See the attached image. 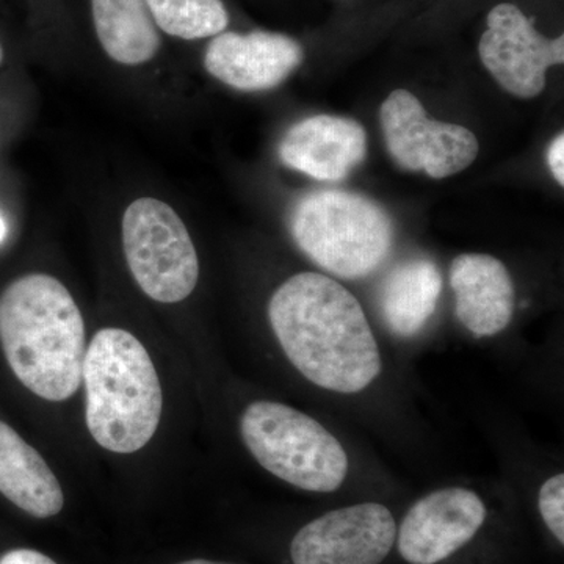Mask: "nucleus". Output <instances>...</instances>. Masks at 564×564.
Instances as JSON below:
<instances>
[{"mask_svg": "<svg viewBox=\"0 0 564 564\" xmlns=\"http://www.w3.org/2000/svg\"><path fill=\"white\" fill-rule=\"evenodd\" d=\"M270 325L296 370L326 391L361 392L381 355L361 303L325 274H293L269 303Z\"/></svg>", "mask_w": 564, "mask_h": 564, "instance_id": "nucleus-1", "label": "nucleus"}, {"mask_svg": "<svg viewBox=\"0 0 564 564\" xmlns=\"http://www.w3.org/2000/svg\"><path fill=\"white\" fill-rule=\"evenodd\" d=\"M0 344L29 391L63 402L79 389L85 323L68 289L50 274H28L0 295Z\"/></svg>", "mask_w": 564, "mask_h": 564, "instance_id": "nucleus-2", "label": "nucleus"}, {"mask_svg": "<svg viewBox=\"0 0 564 564\" xmlns=\"http://www.w3.org/2000/svg\"><path fill=\"white\" fill-rule=\"evenodd\" d=\"M85 417L96 443L115 454H135L162 417V386L150 352L131 333L95 334L82 367Z\"/></svg>", "mask_w": 564, "mask_h": 564, "instance_id": "nucleus-3", "label": "nucleus"}, {"mask_svg": "<svg viewBox=\"0 0 564 564\" xmlns=\"http://www.w3.org/2000/svg\"><path fill=\"white\" fill-rule=\"evenodd\" d=\"M291 232L300 250L326 272L359 280L391 254L393 225L388 212L359 193L321 191L293 207Z\"/></svg>", "mask_w": 564, "mask_h": 564, "instance_id": "nucleus-4", "label": "nucleus"}, {"mask_svg": "<svg viewBox=\"0 0 564 564\" xmlns=\"http://www.w3.org/2000/svg\"><path fill=\"white\" fill-rule=\"evenodd\" d=\"M240 433L263 469L311 492H333L348 474L343 444L311 415L278 402H252Z\"/></svg>", "mask_w": 564, "mask_h": 564, "instance_id": "nucleus-5", "label": "nucleus"}, {"mask_svg": "<svg viewBox=\"0 0 564 564\" xmlns=\"http://www.w3.org/2000/svg\"><path fill=\"white\" fill-rule=\"evenodd\" d=\"M122 247L133 280L159 303H180L195 291L199 261L184 221L154 198L133 202L122 217Z\"/></svg>", "mask_w": 564, "mask_h": 564, "instance_id": "nucleus-6", "label": "nucleus"}, {"mask_svg": "<svg viewBox=\"0 0 564 564\" xmlns=\"http://www.w3.org/2000/svg\"><path fill=\"white\" fill-rule=\"evenodd\" d=\"M386 147L408 172L445 180L473 165L480 152L477 137L464 126L430 120L413 93L393 90L380 110Z\"/></svg>", "mask_w": 564, "mask_h": 564, "instance_id": "nucleus-7", "label": "nucleus"}, {"mask_svg": "<svg viewBox=\"0 0 564 564\" xmlns=\"http://www.w3.org/2000/svg\"><path fill=\"white\" fill-rule=\"evenodd\" d=\"M486 22L488 29L478 44L485 68L511 95L524 99L540 96L547 69L563 65L564 36L547 39L513 3L494 7Z\"/></svg>", "mask_w": 564, "mask_h": 564, "instance_id": "nucleus-8", "label": "nucleus"}, {"mask_svg": "<svg viewBox=\"0 0 564 564\" xmlns=\"http://www.w3.org/2000/svg\"><path fill=\"white\" fill-rule=\"evenodd\" d=\"M395 519L381 503L339 508L293 538V564H380L395 543Z\"/></svg>", "mask_w": 564, "mask_h": 564, "instance_id": "nucleus-9", "label": "nucleus"}, {"mask_svg": "<svg viewBox=\"0 0 564 564\" xmlns=\"http://www.w3.org/2000/svg\"><path fill=\"white\" fill-rule=\"evenodd\" d=\"M484 500L466 488L430 492L403 518L397 544L411 564H437L464 547L485 524Z\"/></svg>", "mask_w": 564, "mask_h": 564, "instance_id": "nucleus-10", "label": "nucleus"}, {"mask_svg": "<svg viewBox=\"0 0 564 564\" xmlns=\"http://www.w3.org/2000/svg\"><path fill=\"white\" fill-rule=\"evenodd\" d=\"M303 61L302 44L285 33L223 32L207 44L204 68L234 90L267 91L288 79Z\"/></svg>", "mask_w": 564, "mask_h": 564, "instance_id": "nucleus-11", "label": "nucleus"}, {"mask_svg": "<svg viewBox=\"0 0 564 564\" xmlns=\"http://www.w3.org/2000/svg\"><path fill=\"white\" fill-rule=\"evenodd\" d=\"M289 169L323 182L344 181L367 155L361 122L334 115H314L293 124L280 143Z\"/></svg>", "mask_w": 564, "mask_h": 564, "instance_id": "nucleus-12", "label": "nucleus"}, {"mask_svg": "<svg viewBox=\"0 0 564 564\" xmlns=\"http://www.w3.org/2000/svg\"><path fill=\"white\" fill-rule=\"evenodd\" d=\"M451 288L455 293L456 318L474 336H496L510 325L514 285L499 259L480 252L459 254L452 262Z\"/></svg>", "mask_w": 564, "mask_h": 564, "instance_id": "nucleus-13", "label": "nucleus"}, {"mask_svg": "<svg viewBox=\"0 0 564 564\" xmlns=\"http://www.w3.org/2000/svg\"><path fill=\"white\" fill-rule=\"evenodd\" d=\"M0 492L33 518L58 514L63 489L43 456L0 421Z\"/></svg>", "mask_w": 564, "mask_h": 564, "instance_id": "nucleus-14", "label": "nucleus"}, {"mask_svg": "<svg viewBox=\"0 0 564 564\" xmlns=\"http://www.w3.org/2000/svg\"><path fill=\"white\" fill-rule=\"evenodd\" d=\"M443 274L430 259H410L397 265L381 284V317L393 334L415 336L436 311Z\"/></svg>", "mask_w": 564, "mask_h": 564, "instance_id": "nucleus-15", "label": "nucleus"}, {"mask_svg": "<svg viewBox=\"0 0 564 564\" xmlns=\"http://www.w3.org/2000/svg\"><path fill=\"white\" fill-rule=\"evenodd\" d=\"M96 39L111 61L144 65L161 50L162 39L144 0H90Z\"/></svg>", "mask_w": 564, "mask_h": 564, "instance_id": "nucleus-16", "label": "nucleus"}, {"mask_svg": "<svg viewBox=\"0 0 564 564\" xmlns=\"http://www.w3.org/2000/svg\"><path fill=\"white\" fill-rule=\"evenodd\" d=\"M159 32L185 41L226 32L229 13L223 0H144Z\"/></svg>", "mask_w": 564, "mask_h": 564, "instance_id": "nucleus-17", "label": "nucleus"}, {"mask_svg": "<svg viewBox=\"0 0 564 564\" xmlns=\"http://www.w3.org/2000/svg\"><path fill=\"white\" fill-rule=\"evenodd\" d=\"M538 507L545 525L564 543V475L558 474L544 481L538 496Z\"/></svg>", "mask_w": 564, "mask_h": 564, "instance_id": "nucleus-18", "label": "nucleus"}, {"mask_svg": "<svg viewBox=\"0 0 564 564\" xmlns=\"http://www.w3.org/2000/svg\"><path fill=\"white\" fill-rule=\"evenodd\" d=\"M0 564H57L50 556L33 549H14L0 556Z\"/></svg>", "mask_w": 564, "mask_h": 564, "instance_id": "nucleus-19", "label": "nucleus"}, {"mask_svg": "<svg viewBox=\"0 0 564 564\" xmlns=\"http://www.w3.org/2000/svg\"><path fill=\"white\" fill-rule=\"evenodd\" d=\"M547 165L560 185L564 184V135L560 132L547 150Z\"/></svg>", "mask_w": 564, "mask_h": 564, "instance_id": "nucleus-20", "label": "nucleus"}, {"mask_svg": "<svg viewBox=\"0 0 564 564\" xmlns=\"http://www.w3.org/2000/svg\"><path fill=\"white\" fill-rule=\"evenodd\" d=\"M7 231H9V228H7V221L6 218L2 217V214H0V243L6 240Z\"/></svg>", "mask_w": 564, "mask_h": 564, "instance_id": "nucleus-21", "label": "nucleus"}, {"mask_svg": "<svg viewBox=\"0 0 564 564\" xmlns=\"http://www.w3.org/2000/svg\"><path fill=\"white\" fill-rule=\"evenodd\" d=\"M177 564H231V563H220V562H209V560H188V562H182Z\"/></svg>", "mask_w": 564, "mask_h": 564, "instance_id": "nucleus-22", "label": "nucleus"}, {"mask_svg": "<svg viewBox=\"0 0 564 564\" xmlns=\"http://www.w3.org/2000/svg\"><path fill=\"white\" fill-rule=\"evenodd\" d=\"M3 61V46H2V41H0V63H2Z\"/></svg>", "mask_w": 564, "mask_h": 564, "instance_id": "nucleus-23", "label": "nucleus"}]
</instances>
